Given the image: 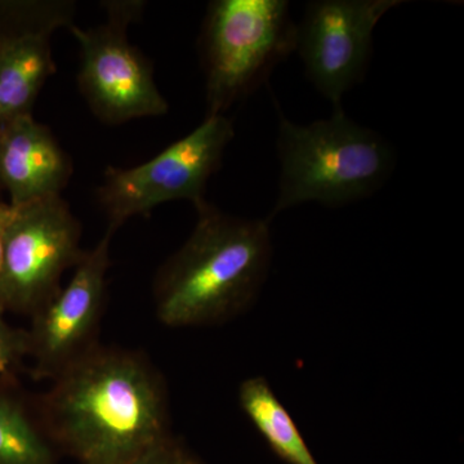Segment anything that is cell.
I'll return each instance as SVG.
<instances>
[{"label":"cell","mask_w":464,"mask_h":464,"mask_svg":"<svg viewBox=\"0 0 464 464\" xmlns=\"http://www.w3.org/2000/svg\"><path fill=\"white\" fill-rule=\"evenodd\" d=\"M16 386L0 381V464H56L50 440Z\"/></svg>","instance_id":"obj_13"},{"label":"cell","mask_w":464,"mask_h":464,"mask_svg":"<svg viewBox=\"0 0 464 464\" xmlns=\"http://www.w3.org/2000/svg\"><path fill=\"white\" fill-rule=\"evenodd\" d=\"M130 464H204L173 436Z\"/></svg>","instance_id":"obj_16"},{"label":"cell","mask_w":464,"mask_h":464,"mask_svg":"<svg viewBox=\"0 0 464 464\" xmlns=\"http://www.w3.org/2000/svg\"><path fill=\"white\" fill-rule=\"evenodd\" d=\"M72 172V158L33 115L0 130V190L12 207L61 197Z\"/></svg>","instance_id":"obj_10"},{"label":"cell","mask_w":464,"mask_h":464,"mask_svg":"<svg viewBox=\"0 0 464 464\" xmlns=\"http://www.w3.org/2000/svg\"><path fill=\"white\" fill-rule=\"evenodd\" d=\"M145 7L141 0H108L102 2L105 23L88 29L69 27L81 51L79 91L103 123L123 124L169 111L151 63L128 39V27Z\"/></svg>","instance_id":"obj_6"},{"label":"cell","mask_w":464,"mask_h":464,"mask_svg":"<svg viewBox=\"0 0 464 464\" xmlns=\"http://www.w3.org/2000/svg\"><path fill=\"white\" fill-rule=\"evenodd\" d=\"M36 408L47 439L81 464H130L172 436L166 382L139 351L100 344Z\"/></svg>","instance_id":"obj_1"},{"label":"cell","mask_w":464,"mask_h":464,"mask_svg":"<svg viewBox=\"0 0 464 464\" xmlns=\"http://www.w3.org/2000/svg\"><path fill=\"white\" fill-rule=\"evenodd\" d=\"M400 0H316L297 25L299 57L308 79L341 108L344 93L364 79L375 26Z\"/></svg>","instance_id":"obj_9"},{"label":"cell","mask_w":464,"mask_h":464,"mask_svg":"<svg viewBox=\"0 0 464 464\" xmlns=\"http://www.w3.org/2000/svg\"><path fill=\"white\" fill-rule=\"evenodd\" d=\"M241 411L271 449L289 464H317L297 424L264 377L240 384Z\"/></svg>","instance_id":"obj_12"},{"label":"cell","mask_w":464,"mask_h":464,"mask_svg":"<svg viewBox=\"0 0 464 464\" xmlns=\"http://www.w3.org/2000/svg\"><path fill=\"white\" fill-rule=\"evenodd\" d=\"M277 154L282 172L271 217L310 201L335 208L362 199L383 186L395 164L389 143L342 108L308 125L280 112Z\"/></svg>","instance_id":"obj_3"},{"label":"cell","mask_w":464,"mask_h":464,"mask_svg":"<svg viewBox=\"0 0 464 464\" xmlns=\"http://www.w3.org/2000/svg\"><path fill=\"white\" fill-rule=\"evenodd\" d=\"M26 359V329L14 328L0 310V381L17 384V375Z\"/></svg>","instance_id":"obj_15"},{"label":"cell","mask_w":464,"mask_h":464,"mask_svg":"<svg viewBox=\"0 0 464 464\" xmlns=\"http://www.w3.org/2000/svg\"><path fill=\"white\" fill-rule=\"evenodd\" d=\"M82 226L63 197L14 207L0 274V310L32 317L60 292L85 250Z\"/></svg>","instance_id":"obj_7"},{"label":"cell","mask_w":464,"mask_h":464,"mask_svg":"<svg viewBox=\"0 0 464 464\" xmlns=\"http://www.w3.org/2000/svg\"><path fill=\"white\" fill-rule=\"evenodd\" d=\"M234 134L227 116H206L191 133L145 163L106 168L96 195L108 228L116 232L128 219L148 216L169 201L203 204L208 181L221 168Z\"/></svg>","instance_id":"obj_5"},{"label":"cell","mask_w":464,"mask_h":464,"mask_svg":"<svg viewBox=\"0 0 464 464\" xmlns=\"http://www.w3.org/2000/svg\"><path fill=\"white\" fill-rule=\"evenodd\" d=\"M181 248L159 268L155 315L168 328L230 322L255 304L273 258L270 219L227 215L204 201Z\"/></svg>","instance_id":"obj_2"},{"label":"cell","mask_w":464,"mask_h":464,"mask_svg":"<svg viewBox=\"0 0 464 464\" xmlns=\"http://www.w3.org/2000/svg\"><path fill=\"white\" fill-rule=\"evenodd\" d=\"M297 25L286 0H215L199 39L207 116L225 115L267 81L295 50Z\"/></svg>","instance_id":"obj_4"},{"label":"cell","mask_w":464,"mask_h":464,"mask_svg":"<svg viewBox=\"0 0 464 464\" xmlns=\"http://www.w3.org/2000/svg\"><path fill=\"white\" fill-rule=\"evenodd\" d=\"M114 234L108 228L94 248L85 250L69 283L32 316L26 335L34 380H56L100 346L97 338L105 310Z\"/></svg>","instance_id":"obj_8"},{"label":"cell","mask_w":464,"mask_h":464,"mask_svg":"<svg viewBox=\"0 0 464 464\" xmlns=\"http://www.w3.org/2000/svg\"><path fill=\"white\" fill-rule=\"evenodd\" d=\"M12 215H14V207L0 200V274H2L3 261H5V235H7Z\"/></svg>","instance_id":"obj_17"},{"label":"cell","mask_w":464,"mask_h":464,"mask_svg":"<svg viewBox=\"0 0 464 464\" xmlns=\"http://www.w3.org/2000/svg\"><path fill=\"white\" fill-rule=\"evenodd\" d=\"M72 0H0V43L26 36H52L74 25Z\"/></svg>","instance_id":"obj_14"},{"label":"cell","mask_w":464,"mask_h":464,"mask_svg":"<svg viewBox=\"0 0 464 464\" xmlns=\"http://www.w3.org/2000/svg\"><path fill=\"white\" fill-rule=\"evenodd\" d=\"M50 39L33 35L0 43V130L33 115L39 93L56 72Z\"/></svg>","instance_id":"obj_11"}]
</instances>
